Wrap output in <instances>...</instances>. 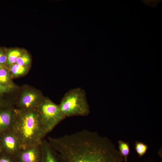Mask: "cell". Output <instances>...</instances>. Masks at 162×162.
<instances>
[{
  "instance_id": "5b68a950",
  "label": "cell",
  "mask_w": 162,
  "mask_h": 162,
  "mask_svg": "<svg viewBox=\"0 0 162 162\" xmlns=\"http://www.w3.org/2000/svg\"><path fill=\"white\" fill-rule=\"evenodd\" d=\"M44 98L40 92L32 89L23 91L17 102V110H27L38 108Z\"/></svg>"
},
{
  "instance_id": "8fae6325",
  "label": "cell",
  "mask_w": 162,
  "mask_h": 162,
  "mask_svg": "<svg viewBox=\"0 0 162 162\" xmlns=\"http://www.w3.org/2000/svg\"><path fill=\"white\" fill-rule=\"evenodd\" d=\"M7 52L6 66L8 68L11 65L16 63L18 58L22 53V51L18 49L10 50L8 51Z\"/></svg>"
},
{
  "instance_id": "30bf717a",
  "label": "cell",
  "mask_w": 162,
  "mask_h": 162,
  "mask_svg": "<svg viewBox=\"0 0 162 162\" xmlns=\"http://www.w3.org/2000/svg\"><path fill=\"white\" fill-rule=\"evenodd\" d=\"M11 76L7 67L4 66L0 69V84L12 89L13 88V84Z\"/></svg>"
},
{
  "instance_id": "9a60e30c",
  "label": "cell",
  "mask_w": 162,
  "mask_h": 162,
  "mask_svg": "<svg viewBox=\"0 0 162 162\" xmlns=\"http://www.w3.org/2000/svg\"><path fill=\"white\" fill-rule=\"evenodd\" d=\"M30 57L26 53H23L18 58L16 63L24 66L27 67L30 63Z\"/></svg>"
},
{
  "instance_id": "277c9868",
  "label": "cell",
  "mask_w": 162,
  "mask_h": 162,
  "mask_svg": "<svg viewBox=\"0 0 162 162\" xmlns=\"http://www.w3.org/2000/svg\"><path fill=\"white\" fill-rule=\"evenodd\" d=\"M38 110L41 122L48 133L66 118L59 105L47 97L44 98Z\"/></svg>"
},
{
  "instance_id": "e0dca14e",
  "label": "cell",
  "mask_w": 162,
  "mask_h": 162,
  "mask_svg": "<svg viewBox=\"0 0 162 162\" xmlns=\"http://www.w3.org/2000/svg\"><path fill=\"white\" fill-rule=\"evenodd\" d=\"M0 162H17L15 156L2 152L0 154Z\"/></svg>"
},
{
  "instance_id": "9c48e42d",
  "label": "cell",
  "mask_w": 162,
  "mask_h": 162,
  "mask_svg": "<svg viewBox=\"0 0 162 162\" xmlns=\"http://www.w3.org/2000/svg\"><path fill=\"white\" fill-rule=\"evenodd\" d=\"M42 158L41 162H59L56 153L47 140L44 139L41 143Z\"/></svg>"
},
{
  "instance_id": "ba28073f",
  "label": "cell",
  "mask_w": 162,
  "mask_h": 162,
  "mask_svg": "<svg viewBox=\"0 0 162 162\" xmlns=\"http://www.w3.org/2000/svg\"><path fill=\"white\" fill-rule=\"evenodd\" d=\"M16 115L13 107L0 109V132L12 129Z\"/></svg>"
},
{
  "instance_id": "52a82bcc",
  "label": "cell",
  "mask_w": 162,
  "mask_h": 162,
  "mask_svg": "<svg viewBox=\"0 0 162 162\" xmlns=\"http://www.w3.org/2000/svg\"><path fill=\"white\" fill-rule=\"evenodd\" d=\"M41 143L35 146L20 149L15 155L17 162H41L42 158Z\"/></svg>"
},
{
  "instance_id": "8992f818",
  "label": "cell",
  "mask_w": 162,
  "mask_h": 162,
  "mask_svg": "<svg viewBox=\"0 0 162 162\" xmlns=\"http://www.w3.org/2000/svg\"><path fill=\"white\" fill-rule=\"evenodd\" d=\"M0 139L3 152L15 156L21 149L19 141L12 129L2 131Z\"/></svg>"
},
{
  "instance_id": "7c38bea8",
  "label": "cell",
  "mask_w": 162,
  "mask_h": 162,
  "mask_svg": "<svg viewBox=\"0 0 162 162\" xmlns=\"http://www.w3.org/2000/svg\"><path fill=\"white\" fill-rule=\"evenodd\" d=\"M8 68L11 76L15 77L22 76L28 71L27 67L21 66L16 63L9 66Z\"/></svg>"
},
{
  "instance_id": "5bb4252c",
  "label": "cell",
  "mask_w": 162,
  "mask_h": 162,
  "mask_svg": "<svg viewBox=\"0 0 162 162\" xmlns=\"http://www.w3.org/2000/svg\"><path fill=\"white\" fill-rule=\"evenodd\" d=\"M148 148V145L142 142L138 141L135 142V148L136 153L140 157L146 153Z\"/></svg>"
},
{
  "instance_id": "ac0fdd59",
  "label": "cell",
  "mask_w": 162,
  "mask_h": 162,
  "mask_svg": "<svg viewBox=\"0 0 162 162\" xmlns=\"http://www.w3.org/2000/svg\"><path fill=\"white\" fill-rule=\"evenodd\" d=\"M6 49L0 48V64L5 66L7 60V52Z\"/></svg>"
},
{
  "instance_id": "2e32d148",
  "label": "cell",
  "mask_w": 162,
  "mask_h": 162,
  "mask_svg": "<svg viewBox=\"0 0 162 162\" xmlns=\"http://www.w3.org/2000/svg\"><path fill=\"white\" fill-rule=\"evenodd\" d=\"M11 89V88L0 84V109L8 108L4 104L3 101L2 100V98L5 94L9 92Z\"/></svg>"
},
{
  "instance_id": "7a4b0ae2",
  "label": "cell",
  "mask_w": 162,
  "mask_h": 162,
  "mask_svg": "<svg viewBox=\"0 0 162 162\" xmlns=\"http://www.w3.org/2000/svg\"><path fill=\"white\" fill-rule=\"evenodd\" d=\"M16 110L12 129L19 141L21 149L40 144L48 133L40 121L38 108L27 110Z\"/></svg>"
},
{
  "instance_id": "3957f363",
  "label": "cell",
  "mask_w": 162,
  "mask_h": 162,
  "mask_svg": "<svg viewBox=\"0 0 162 162\" xmlns=\"http://www.w3.org/2000/svg\"><path fill=\"white\" fill-rule=\"evenodd\" d=\"M58 105L66 118L86 116L90 112L86 92L81 87L68 90L64 94Z\"/></svg>"
},
{
  "instance_id": "ffe728a7",
  "label": "cell",
  "mask_w": 162,
  "mask_h": 162,
  "mask_svg": "<svg viewBox=\"0 0 162 162\" xmlns=\"http://www.w3.org/2000/svg\"><path fill=\"white\" fill-rule=\"evenodd\" d=\"M1 132H0V135H1ZM2 152H2V150L1 148V142H0V154Z\"/></svg>"
},
{
  "instance_id": "44dd1931",
  "label": "cell",
  "mask_w": 162,
  "mask_h": 162,
  "mask_svg": "<svg viewBox=\"0 0 162 162\" xmlns=\"http://www.w3.org/2000/svg\"><path fill=\"white\" fill-rule=\"evenodd\" d=\"M4 66H3L0 64V69L3 68Z\"/></svg>"
},
{
  "instance_id": "d6986e66",
  "label": "cell",
  "mask_w": 162,
  "mask_h": 162,
  "mask_svg": "<svg viewBox=\"0 0 162 162\" xmlns=\"http://www.w3.org/2000/svg\"><path fill=\"white\" fill-rule=\"evenodd\" d=\"M144 2L147 5L148 4L150 6L154 7L156 6L157 4L159 2V1H144Z\"/></svg>"
},
{
  "instance_id": "6da1fadb",
  "label": "cell",
  "mask_w": 162,
  "mask_h": 162,
  "mask_svg": "<svg viewBox=\"0 0 162 162\" xmlns=\"http://www.w3.org/2000/svg\"><path fill=\"white\" fill-rule=\"evenodd\" d=\"M50 145L59 162H122L124 158L107 137L83 130L52 138Z\"/></svg>"
},
{
  "instance_id": "4fadbf2b",
  "label": "cell",
  "mask_w": 162,
  "mask_h": 162,
  "mask_svg": "<svg viewBox=\"0 0 162 162\" xmlns=\"http://www.w3.org/2000/svg\"><path fill=\"white\" fill-rule=\"evenodd\" d=\"M119 151L123 157L124 160L126 162L130 152L129 144L121 140L118 142Z\"/></svg>"
}]
</instances>
